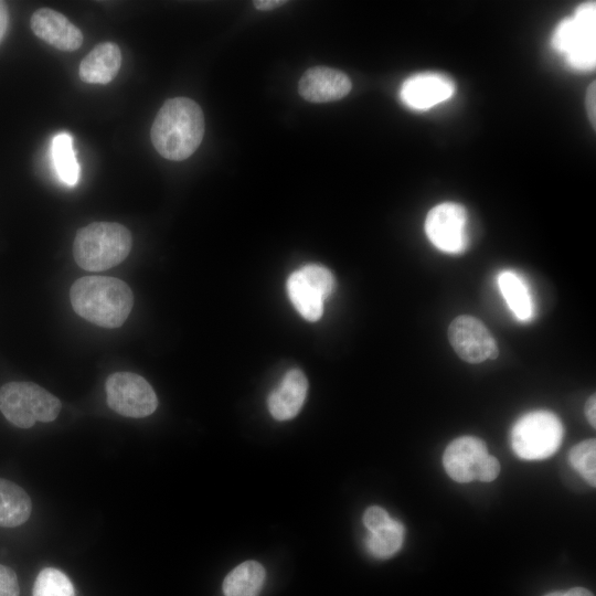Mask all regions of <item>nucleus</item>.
I'll use <instances>...</instances> for the list:
<instances>
[{"instance_id":"1","label":"nucleus","mask_w":596,"mask_h":596,"mask_svg":"<svg viewBox=\"0 0 596 596\" xmlns=\"http://www.w3.org/2000/svg\"><path fill=\"white\" fill-rule=\"evenodd\" d=\"M204 128L203 111L194 100L171 98L166 100L152 123L151 142L163 158L181 161L198 149Z\"/></svg>"},{"instance_id":"2","label":"nucleus","mask_w":596,"mask_h":596,"mask_svg":"<svg viewBox=\"0 0 596 596\" xmlns=\"http://www.w3.org/2000/svg\"><path fill=\"white\" fill-rule=\"evenodd\" d=\"M74 311L85 320L103 328H118L128 318L134 295L123 280L108 276H85L70 289Z\"/></svg>"},{"instance_id":"3","label":"nucleus","mask_w":596,"mask_h":596,"mask_svg":"<svg viewBox=\"0 0 596 596\" xmlns=\"http://www.w3.org/2000/svg\"><path fill=\"white\" fill-rule=\"evenodd\" d=\"M131 246V234L124 225L94 222L76 232L73 256L81 268L100 272L120 264L129 255Z\"/></svg>"},{"instance_id":"4","label":"nucleus","mask_w":596,"mask_h":596,"mask_svg":"<svg viewBox=\"0 0 596 596\" xmlns=\"http://www.w3.org/2000/svg\"><path fill=\"white\" fill-rule=\"evenodd\" d=\"M551 44L574 70L592 71L596 65V4H579L573 17L555 28Z\"/></svg>"},{"instance_id":"5","label":"nucleus","mask_w":596,"mask_h":596,"mask_svg":"<svg viewBox=\"0 0 596 596\" xmlns=\"http://www.w3.org/2000/svg\"><path fill=\"white\" fill-rule=\"evenodd\" d=\"M61 407L57 397L32 382H9L0 387V411L20 428L54 421Z\"/></svg>"},{"instance_id":"6","label":"nucleus","mask_w":596,"mask_h":596,"mask_svg":"<svg viewBox=\"0 0 596 596\" xmlns=\"http://www.w3.org/2000/svg\"><path fill=\"white\" fill-rule=\"evenodd\" d=\"M564 436L561 419L545 409L522 415L512 426L511 447L514 454L525 460H541L554 455Z\"/></svg>"},{"instance_id":"7","label":"nucleus","mask_w":596,"mask_h":596,"mask_svg":"<svg viewBox=\"0 0 596 596\" xmlns=\"http://www.w3.org/2000/svg\"><path fill=\"white\" fill-rule=\"evenodd\" d=\"M336 286L332 273L319 265H307L294 272L287 281L289 299L308 321H317L323 313L324 301Z\"/></svg>"},{"instance_id":"8","label":"nucleus","mask_w":596,"mask_h":596,"mask_svg":"<svg viewBox=\"0 0 596 596\" xmlns=\"http://www.w3.org/2000/svg\"><path fill=\"white\" fill-rule=\"evenodd\" d=\"M105 389L108 406L119 415L141 418L152 414L158 406L153 389L136 373H113L108 376Z\"/></svg>"},{"instance_id":"9","label":"nucleus","mask_w":596,"mask_h":596,"mask_svg":"<svg viewBox=\"0 0 596 596\" xmlns=\"http://www.w3.org/2000/svg\"><path fill=\"white\" fill-rule=\"evenodd\" d=\"M425 233L430 243L447 254H460L468 247V214L464 205L444 202L429 210Z\"/></svg>"},{"instance_id":"10","label":"nucleus","mask_w":596,"mask_h":596,"mask_svg":"<svg viewBox=\"0 0 596 596\" xmlns=\"http://www.w3.org/2000/svg\"><path fill=\"white\" fill-rule=\"evenodd\" d=\"M448 339L455 352L468 363L496 359L499 350L488 328L471 316L455 318L448 328Z\"/></svg>"},{"instance_id":"11","label":"nucleus","mask_w":596,"mask_h":596,"mask_svg":"<svg viewBox=\"0 0 596 596\" xmlns=\"http://www.w3.org/2000/svg\"><path fill=\"white\" fill-rule=\"evenodd\" d=\"M456 85L444 74L424 72L406 78L400 89L405 106L414 110H428L453 97Z\"/></svg>"},{"instance_id":"12","label":"nucleus","mask_w":596,"mask_h":596,"mask_svg":"<svg viewBox=\"0 0 596 596\" xmlns=\"http://www.w3.org/2000/svg\"><path fill=\"white\" fill-rule=\"evenodd\" d=\"M488 455L483 440L473 436H461L446 447L443 465L453 480L467 483L477 480L479 468Z\"/></svg>"},{"instance_id":"13","label":"nucleus","mask_w":596,"mask_h":596,"mask_svg":"<svg viewBox=\"0 0 596 596\" xmlns=\"http://www.w3.org/2000/svg\"><path fill=\"white\" fill-rule=\"evenodd\" d=\"M33 33L51 46L66 52L83 44L82 31L65 15L50 8H40L31 17Z\"/></svg>"},{"instance_id":"14","label":"nucleus","mask_w":596,"mask_h":596,"mask_svg":"<svg viewBox=\"0 0 596 596\" xmlns=\"http://www.w3.org/2000/svg\"><path fill=\"white\" fill-rule=\"evenodd\" d=\"M351 88V81L345 73L327 66L307 70L298 84L300 96L311 103L341 99L349 94Z\"/></svg>"},{"instance_id":"15","label":"nucleus","mask_w":596,"mask_h":596,"mask_svg":"<svg viewBox=\"0 0 596 596\" xmlns=\"http://www.w3.org/2000/svg\"><path fill=\"white\" fill-rule=\"evenodd\" d=\"M307 391L308 381L305 374L298 369L288 371L268 396L269 413L277 421L295 417L305 403Z\"/></svg>"},{"instance_id":"16","label":"nucleus","mask_w":596,"mask_h":596,"mask_svg":"<svg viewBox=\"0 0 596 596\" xmlns=\"http://www.w3.org/2000/svg\"><path fill=\"white\" fill-rule=\"evenodd\" d=\"M121 65L119 46L114 42L97 44L81 62L78 74L87 84H108Z\"/></svg>"},{"instance_id":"17","label":"nucleus","mask_w":596,"mask_h":596,"mask_svg":"<svg viewBox=\"0 0 596 596\" xmlns=\"http://www.w3.org/2000/svg\"><path fill=\"white\" fill-rule=\"evenodd\" d=\"M29 494L17 483L0 478V526L15 528L31 515Z\"/></svg>"},{"instance_id":"18","label":"nucleus","mask_w":596,"mask_h":596,"mask_svg":"<svg viewBox=\"0 0 596 596\" xmlns=\"http://www.w3.org/2000/svg\"><path fill=\"white\" fill-rule=\"evenodd\" d=\"M265 577V568L260 563L243 562L225 576L222 585L224 596H258Z\"/></svg>"},{"instance_id":"19","label":"nucleus","mask_w":596,"mask_h":596,"mask_svg":"<svg viewBox=\"0 0 596 596\" xmlns=\"http://www.w3.org/2000/svg\"><path fill=\"white\" fill-rule=\"evenodd\" d=\"M499 289L517 319L528 321L533 316V301L525 281L514 272H501L497 279Z\"/></svg>"},{"instance_id":"20","label":"nucleus","mask_w":596,"mask_h":596,"mask_svg":"<svg viewBox=\"0 0 596 596\" xmlns=\"http://www.w3.org/2000/svg\"><path fill=\"white\" fill-rule=\"evenodd\" d=\"M52 159L60 180L74 187L79 178V166L73 149V138L67 132L56 135L52 140Z\"/></svg>"},{"instance_id":"21","label":"nucleus","mask_w":596,"mask_h":596,"mask_svg":"<svg viewBox=\"0 0 596 596\" xmlns=\"http://www.w3.org/2000/svg\"><path fill=\"white\" fill-rule=\"evenodd\" d=\"M404 536V525L393 519L387 526L369 534L366 547L373 556L382 560L389 558L401 550Z\"/></svg>"},{"instance_id":"22","label":"nucleus","mask_w":596,"mask_h":596,"mask_svg":"<svg viewBox=\"0 0 596 596\" xmlns=\"http://www.w3.org/2000/svg\"><path fill=\"white\" fill-rule=\"evenodd\" d=\"M33 596H75L71 579L60 570H42L33 585Z\"/></svg>"},{"instance_id":"23","label":"nucleus","mask_w":596,"mask_h":596,"mask_svg":"<svg viewBox=\"0 0 596 596\" xmlns=\"http://www.w3.org/2000/svg\"><path fill=\"white\" fill-rule=\"evenodd\" d=\"M572 467L592 486L596 483V441L594 438L575 445L568 455Z\"/></svg>"},{"instance_id":"24","label":"nucleus","mask_w":596,"mask_h":596,"mask_svg":"<svg viewBox=\"0 0 596 596\" xmlns=\"http://www.w3.org/2000/svg\"><path fill=\"white\" fill-rule=\"evenodd\" d=\"M392 520L386 510L379 505L368 508L363 514V523L370 533L387 526Z\"/></svg>"},{"instance_id":"25","label":"nucleus","mask_w":596,"mask_h":596,"mask_svg":"<svg viewBox=\"0 0 596 596\" xmlns=\"http://www.w3.org/2000/svg\"><path fill=\"white\" fill-rule=\"evenodd\" d=\"M20 586L14 571L0 564V596H19Z\"/></svg>"},{"instance_id":"26","label":"nucleus","mask_w":596,"mask_h":596,"mask_svg":"<svg viewBox=\"0 0 596 596\" xmlns=\"http://www.w3.org/2000/svg\"><path fill=\"white\" fill-rule=\"evenodd\" d=\"M499 472L500 462L496 457L488 455L479 468L477 480L482 482H490L498 477Z\"/></svg>"},{"instance_id":"27","label":"nucleus","mask_w":596,"mask_h":596,"mask_svg":"<svg viewBox=\"0 0 596 596\" xmlns=\"http://www.w3.org/2000/svg\"><path fill=\"white\" fill-rule=\"evenodd\" d=\"M596 85L595 82L590 83L586 92V108L589 120L593 127L596 126Z\"/></svg>"},{"instance_id":"28","label":"nucleus","mask_w":596,"mask_h":596,"mask_svg":"<svg viewBox=\"0 0 596 596\" xmlns=\"http://www.w3.org/2000/svg\"><path fill=\"white\" fill-rule=\"evenodd\" d=\"M544 596H594V594L584 587H573L567 590L551 592Z\"/></svg>"},{"instance_id":"29","label":"nucleus","mask_w":596,"mask_h":596,"mask_svg":"<svg viewBox=\"0 0 596 596\" xmlns=\"http://www.w3.org/2000/svg\"><path fill=\"white\" fill-rule=\"evenodd\" d=\"M287 1L283 0H256L253 2L254 7L262 11H268L277 9L284 6Z\"/></svg>"},{"instance_id":"30","label":"nucleus","mask_w":596,"mask_h":596,"mask_svg":"<svg viewBox=\"0 0 596 596\" xmlns=\"http://www.w3.org/2000/svg\"><path fill=\"white\" fill-rule=\"evenodd\" d=\"M595 409H596V397H595V394H593L592 396H589V398L587 400L585 404V415L593 427L596 426Z\"/></svg>"},{"instance_id":"31","label":"nucleus","mask_w":596,"mask_h":596,"mask_svg":"<svg viewBox=\"0 0 596 596\" xmlns=\"http://www.w3.org/2000/svg\"><path fill=\"white\" fill-rule=\"evenodd\" d=\"M8 25V10L4 2L0 1V41L3 38Z\"/></svg>"}]
</instances>
